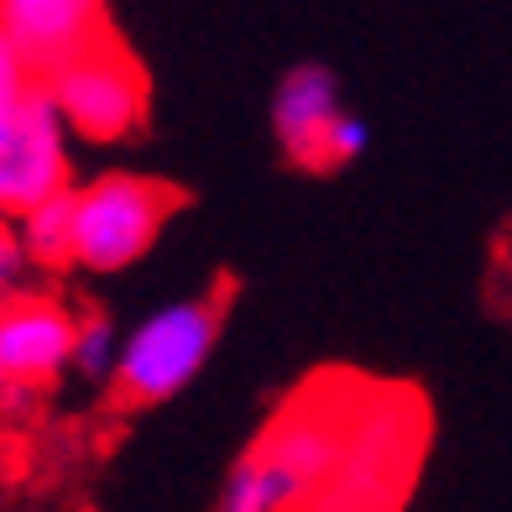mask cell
Here are the masks:
<instances>
[{
    "mask_svg": "<svg viewBox=\"0 0 512 512\" xmlns=\"http://www.w3.org/2000/svg\"><path fill=\"white\" fill-rule=\"evenodd\" d=\"M429 450V403L408 382L314 371L230 460L215 512H403Z\"/></svg>",
    "mask_w": 512,
    "mask_h": 512,
    "instance_id": "obj_1",
    "label": "cell"
},
{
    "mask_svg": "<svg viewBox=\"0 0 512 512\" xmlns=\"http://www.w3.org/2000/svg\"><path fill=\"white\" fill-rule=\"evenodd\" d=\"M230 277H215L204 293L168 298L147 319H136V330L126 335L121 366L110 382V403L126 413H142L157 403H173L189 387L204 361L215 356V340L230 319Z\"/></svg>",
    "mask_w": 512,
    "mask_h": 512,
    "instance_id": "obj_2",
    "label": "cell"
},
{
    "mask_svg": "<svg viewBox=\"0 0 512 512\" xmlns=\"http://www.w3.org/2000/svg\"><path fill=\"white\" fill-rule=\"evenodd\" d=\"M68 121L58 115L48 84L27 63L0 48V209L11 220L74 189L68 178Z\"/></svg>",
    "mask_w": 512,
    "mask_h": 512,
    "instance_id": "obj_3",
    "label": "cell"
},
{
    "mask_svg": "<svg viewBox=\"0 0 512 512\" xmlns=\"http://www.w3.org/2000/svg\"><path fill=\"white\" fill-rule=\"evenodd\" d=\"M189 204V194L147 173H100L74 189V267L126 272L157 246L162 225Z\"/></svg>",
    "mask_w": 512,
    "mask_h": 512,
    "instance_id": "obj_4",
    "label": "cell"
},
{
    "mask_svg": "<svg viewBox=\"0 0 512 512\" xmlns=\"http://www.w3.org/2000/svg\"><path fill=\"white\" fill-rule=\"evenodd\" d=\"M48 95H53L58 115L68 121V131L95 142V147L126 142L131 131L147 126V74L126 53L121 37L95 48V53H84L79 63L58 68L48 79Z\"/></svg>",
    "mask_w": 512,
    "mask_h": 512,
    "instance_id": "obj_5",
    "label": "cell"
},
{
    "mask_svg": "<svg viewBox=\"0 0 512 512\" xmlns=\"http://www.w3.org/2000/svg\"><path fill=\"white\" fill-rule=\"evenodd\" d=\"M79 314H68L58 293H11L0 309V387L11 398L48 392L74 371Z\"/></svg>",
    "mask_w": 512,
    "mask_h": 512,
    "instance_id": "obj_6",
    "label": "cell"
},
{
    "mask_svg": "<svg viewBox=\"0 0 512 512\" xmlns=\"http://www.w3.org/2000/svg\"><path fill=\"white\" fill-rule=\"evenodd\" d=\"M105 42H115L110 11L89 0H6L0 6V48L27 63L37 84H48L58 68L79 63Z\"/></svg>",
    "mask_w": 512,
    "mask_h": 512,
    "instance_id": "obj_7",
    "label": "cell"
},
{
    "mask_svg": "<svg viewBox=\"0 0 512 512\" xmlns=\"http://www.w3.org/2000/svg\"><path fill=\"white\" fill-rule=\"evenodd\" d=\"M345 115L351 110H345L340 79L314 58L293 63L272 89V136H277V152H283L298 173H314V178L340 173L335 147H340Z\"/></svg>",
    "mask_w": 512,
    "mask_h": 512,
    "instance_id": "obj_8",
    "label": "cell"
},
{
    "mask_svg": "<svg viewBox=\"0 0 512 512\" xmlns=\"http://www.w3.org/2000/svg\"><path fill=\"white\" fill-rule=\"evenodd\" d=\"M16 246L32 267H74V189L16 220Z\"/></svg>",
    "mask_w": 512,
    "mask_h": 512,
    "instance_id": "obj_9",
    "label": "cell"
},
{
    "mask_svg": "<svg viewBox=\"0 0 512 512\" xmlns=\"http://www.w3.org/2000/svg\"><path fill=\"white\" fill-rule=\"evenodd\" d=\"M126 335H115L110 314H79V340H74V377L84 382H115V366H121Z\"/></svg>",
    "mask_w": 512,
    "mask_h": 512,
    "instance_id": "obj_10",
    "label": "cell"
}]
</instances>
